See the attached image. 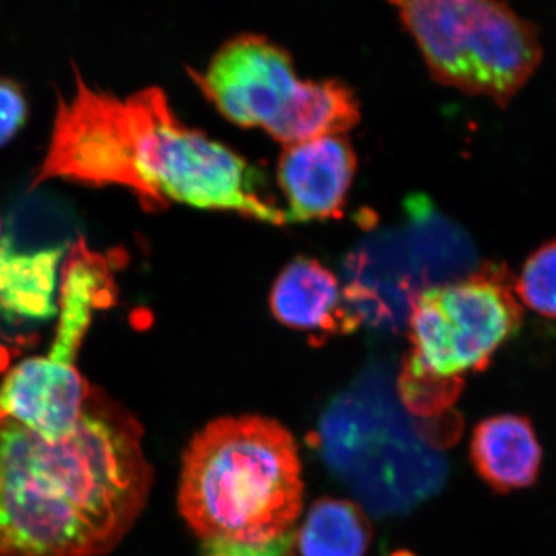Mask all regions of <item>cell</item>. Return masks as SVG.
Masks as SVG:
<instances>
[{
    "mask_svg": "<svg viewBox=\"0 0 556 556\" xmlns=\"http://www.w3.org/2000/svg\"><path fill=\"white\" fill-rule=\"evenodd\" d=\"M61 257V249L24 254L0 244V308L13 316L49 317Z\"/></svg>",
    "mask_w": 556,
    "mask_h": 556,
    "instance_id": "4fadbf2b",
    "label": "cell"
},
{
    "mask_svg": "<svg viewBox=\"0 0 556 556\" xmlns=\"http://www.w3.org/2000/svg\"><path fill=\"white\" fill-rule=\"evenodd\" d=\"M515 287L525 308L556 320V239L529 255Z\"/></svg>",
    "mask_w": 556,
    "mask_h": 556,
    "instance_id": "9a60e30c",
    "label": "cell"
},
{
    "mask_svg": "<svg viewBox=\"0 0 556 556\" xmlns=\"http://www.w3.org/2000/svg\"><path fill=\"white\" fill-rule=\"evenodd\" d=\"M470 457L485 484L500 493L535 484L543 463V448L535 428L525 416L486 417L473 430Z\"/></svg>",
    "mask_w": 556,
    "mask_h": 556,
    "instance_id": "8fae6325",
    "label": "cell"
},
{
    "mask_svg": "<svg viewBox=\"0 0 556 556\" xmlns=\"http://www.w3.org/2000/svg\"><path fill=\"white\" fill-rule=\"evenodd\" d=\"M361 119L354 91L338 79L302 80L294 98L266 131L283 142L299 144L311 139L338 137Z\"/></svg>",
    "mask_w": 556,
    "mask_h": 556,
    "instance_id": "7c38bea8",
    "label": "cell"
},
{
    "mask_svg": "<svg viewBox=\"0 0 556 556\" xmlns=\"http://www.w3.org/2000/svg\"><path fill=\"white\" fill-rule=\"evenodd\" d=\"M84 339L58 328L47 356L25 358L0 383V419L47 439L68 437L86 413L93 388L76 368Z\"/></svg>",
    "mask_w": 556,
    "mask_h": 556,
    "instance_id": "ba28073f",
    "label": "cell"
},
{
    "mask_svg": "<svg viewBox=\"0 0 556 556\" xmlns=\"http://www.w3.org/2000/svg\"><path fill=\"white\" fill-rule=\"evenodd\" d=\"M371 527L364 511L345 500L324 497L299 530L302 556H365Z\"/></svg>",
    "mask_w": 556,
    "mask_h": 556,
    "instance_id": "5bb4252c",
    "label": "cell"
},
{
    "mask_svg": "<svg viewBox=\"0 0 556 556\" xmlns=\"http://www.w3.org/2000/svg\"><path fill=\"white\" fill-rule=\"evenodd\" d=\"M218 112L237 126L266 129L283 112L300 83L294 61L266 36H236L223 43L204 72H190Z\"/></svg>",
    "mask_w": 556,
    "mask_h": 556,
    "instance_id": "52a82bcc",
    "label": "cell"
},
{
    "mask_svg": "<svg viewBox=\"0 0 556 556\" xmlns=\"http://www.w3.org/2000/svg\"><path fill=\"white\" fill-rule=\"evenodd\" d=\"M178 507L208 554L292 556L303 508L294 438L263 416L207 424L182 457Z\"/></svg>",
    "mask_w": 556,
    "mask_h": 556,
    "instance_id": "3957f363",
    "label": "cell"
},
{
    "mask_svg": "<svg viewBox=\"0 0 556 556\" xmlns=\"http://www.w3.org/2000/svg\"><path fill=\"white\" fill-rule=\"evenodd\" d=\"M27 118V104L20 87L0 80V146L9 142Z\"/></svg>",
    "mask_w": 556,
    "mask_h": 556,
    "instance_id": "2e32d148",
    "label": "cell"
},
{
    "mask_svg": "<svg viewBox=\"0 0 556 556\" xmlns=\"http://www.w3.org/2000/svg\"><path fill=\"white\" fill-rule=\"evenodd\" d=\"M270 311L285 327L321 339L351 334L362 324L339 278L309 257L292 260L281 270L270 291Z\"/></svg>",
    "mask_w": 556,
    "mask_h": 556,
    "instance_id": "30bf717a",
    "label": "cell"
},
{
    "mask_svg": "<svg viewBox=\"0 0 556 556\" xmlns=\"http://www.w3.org/2000/svg\"><path fill=\"white\" fill-rule=\"evenodd\" d=\"M61 178L134 190L148 208L169 203L287 225L262 172L222 142L189 129L156 87L127 98L84 87L58 121Z\"/></svg>",
    "mask_w": 556,
    "mask_h": 556,
    "instance_id": "7a4b0ae2",
    "label": "cell"
},
{
    "mask_svg": "<svg viewBox=\"0 0 556 556\" xmlns=\"http://www.w3.org/2000/svg\"><path fill=\"white\" fill-rule=\"evenodd\" d=\"M142 428L91 393L68 437L47 439L0 419V556H101L148 503Z\"/></svg>",
    "mask_w": 556,
    "mask_h": 556,
    "instance_id": "6da1fadb",
    "label": "cell"
},
{
    "mask_svg": "<svg viewBox=\"0 0 556 556\" xmlns=\"http://www.w3.org/2000/svg\"><path fill=\"white\" fill-rule=\"evenodd\" d=\"M356 169V153L342 135L287 146L277 170L287 223L342 217Z\"/></svg>",
    "mask_w": 556,
    "mask_h": 556,
    "instance_id": "9c48e42d",
    "label": "cell"
},
{
    "mask_svg": "<svg viewBox=\"0 0 556 556\" xmlns=\"http://www.w3.org/2000/svg\"><path fill=\"white\" fill-rule=\"evenodd\" d=\"M11 361V353L9 348L2 345L0 343V371H3L7 367H9Z\"/></svg>",
    "mask_w": 556,
    "mask_h": 556,
    "instance_id": "e0dca14e",
    "label": "cell"
},
{
    "mask_svg": "<svg viewBox=\"0 0 556 556\" xmlns=\"http://www.w3.org/2000/svg\"><path fill=\"white\" fill-rule=\"evenodd\" d=\"M434 80L507 108L543 60L540 30L504 0H388Z\"/></svg>",
    "mask_w": 556,
    "mask_h": 556,
    "instance_id": "277c9868",
    "label": "cell"
},
{
    "mask_svg": "<svg viewBox=\"0 0 556 556\" xmlns=\"http://www.w3.org/2000/svg\"><path fill=\"white\" fill-rule=\"evenodd\" d=\"M515 285L507 265L485 263L464 280L415 295L405 371L447 380L484 371L525 321Z\"/></svg>",
    "mask_w": 556,
    "mask_h": 556,
    "instance_id": "8992f818",
    "label": "cell"
},
{
    "mask_svg": "<svg viewBox=\"0 0 556 556\" xmlns=\"http://www.w3.org/2000/svg\"><path fill=\"white\" fill-rule=\"evenodd\" d=\"M325 459L369 508L397 511L430 496L444 479V460L427 448L397 405L361 386L338 399L320 430Z\"/></svg>",
    "mask_w": 556,
    "mask_h": 556,
    "instance_id": "5b68a950",
    "label": "cell"
},
{
    "mask_svg": "<svg viewBox=\"0 0 556 556\" xmlns=\"http://www.w3.org/2000/svg\"><path fill=\"white\" fill-rule=\"evenodd\" d=\"M207 556H230V555H223V554H208Z\"/></svg>",
    "mask_w": 556,
    "mask_h": 556,
    "instance_id": "ac0fdd59",
    "label": "cell"
}]
</instances>
